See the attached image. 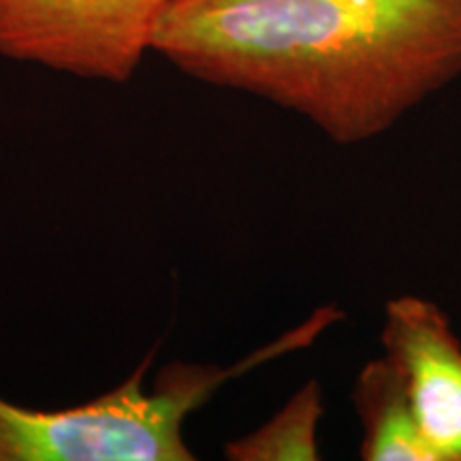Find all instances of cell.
Returning a JSON list of instances; mask_svg holds the SVG:
<instances>
[{
	"mask_svg": "<svg viewBox=\"0 0 461 461\" xmlns=\"http://www.w3.org/2000/svg\"><path fill=\"white\" fill-rule=\"evenodd\" d=\"M152 51L359 146L461 77V0H176Z\"/></svg>",
	"mask_w": 461,
	"mask_h": 461,
	"instance_id": "6da1fadb",
	"label": "cell"
},
{
	"mask_svg": "<svg viewBox=\"0 0 461 461\" xmlns=\"http://www.w3.org/2000/svg\"><path fill=\"white\" fill-rule=\"evenodd\" d=\"M344 319L322 305L278 339L233 366L173 361L143 389L154 353L120 387L67 408H28L0 395V461H193L184 423L229 380L263 363L308 348Z\"/></svg>",
	"mask_w": 461,
	"mask_h": 461,
	"instance_id": "7a4b0ae2",
	"label": "cell"
},
{
	"mask_svg": "<svg viewBox=\"0 0 461 461\" xmlns=\"http://www.w3.org/2000/svg\"><path fill=\"white\" fill-rule=\"evenodd\" d=\"M176 0H0V56L122 84Z\"/></svg>",
	"mask_w": 461,
	"mask_h": 461,
	"instance_id": "3957f363",
	"label": "cell"
},
{
	"mask_svg": "<svg viewBox=\"0 0 461 461\" xmlns=\"http://www.w3.org/2000/svg\"><path fill=\"white\" fill-rule=\"evenodd\" d=\"M380 342L402 372L436 461H461V339L451 319L431 299L393 297Z\"/></svg>",
	"mask_w": 461,
	"mask_h": 461,
	"instance_id": "277c9868",
	"label": "cell"
},
{
	"mask_svg": "<svg viewBox=\"0 0 461 461\" xmlns=\"http://www.w3.org/2000/svg\"><path fill=\"white\" fill-rule=\"evenodd\" d=\"M350 402L361 425L363 461H436L402 372L389 357L383 355L361 367Z\"/></svg>",
	"mask_w": 461,
	"mask_h": 461,
	"instance_id": "5b68a950",
	"label": "cell"
},
{
	"mask_svg": "<svg viewBox=\"0 0 461 461\" xmlns=\"http://www.w3.org/2000/svg\"><path fill=\"white\" fill-rule=\"evenodd\" d=\"M325 402L319 380H308L285 406L250 434L224 445L230 461H316L321 459L319 425Z\"/></svg>",
	"mask_w": 461,
	"mask_h": 461,
	"instance_id": "8992f818",
	"label": "cell"
}]
</instances>
